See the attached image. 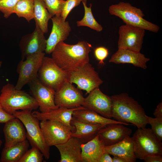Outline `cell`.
<instances>
[{
  "mask_svg": "<svg viewBox=\"0 0 162 162\" xmlns=\"http://www.w3.org/2000/svg\"><path fill=\"white\" fill-rule=\"evenodd\" d=\"M92 47L90 44L85 41L75 44L60 42L51 53V58L61 69L69 72L89 62Z\"/></svg>",
  "mask_w": 162,
  "mask_h": 162,
  "instance_id": "cell-1",
  "label": "cell"
},
{
  "mask_svg": "<svg viewBox=\"0 0 162 162\" xmlns=\"http://www.w3.org/2000/svg\"><path fill=\"white\" fill-rule=\"evenodd\" d=\"M112 102V118L128 125H134L137 128L147 124L144 109L128 94L122 93L110 96Z\"/></svg>",
  "mask_w": 162,
  "mask_h": 162,
  "instance_id": "cell-2",
  "label": "cell"
},
{
  "mask_svg": "<svg viewBox=\"0 0 162 162\" xmlns=\"http://www.w3.org/2000/svg\"><path fill=\"white\" fill-rule=\"evenodd\" d=\"M0 104L3 110L10 115H13L19 110L32 111L39 107L37 102L31 95L16 89L9 82L3 86L1 90Z\"/></svg>",
  "mask_w": 162,
  "mask_h": 162,
  "instance_id": "cell-3",
  "label": "cell"
},
{
  "mask_svg": "<svg viewBox=\"0 0 162 162\" xmlns=\"http://www.w3.org/2000/svg\"><path fill=\"white\" fill-rule=\"evenodd\" d=\"M110 14L121 19L125 24L142 28L145 30L157 33L160 27L143 18L144 14L140 8L132 5L130 3L122 2L111 5L109 7Z\"/></svg>",
  "mask_w": 162,
  "mask_h": 162,
  "instance_id": "cell-4",
  "label": "cell"
},
{
  "mask_svg": "<svg viewBox=\"0 0 162 162\" xmlns=\"http://www.w3.org/2000/svg\"><path fill=\"white\" fill-rule=\"evenodd\" d=\"M132 138L136 158L143 160L151 155H162V143L151 129L137 128Z\"/></svg>",
  "mask_w": 162,
  "mask_h": 162,
  "instance_id": "cell-5",
  "label": "cell"
},
{
  "mask_svg": "<svg viewBox=\"0 0 162 162\" xmlns=\"http://www.w3.org/2000/svg\"><path fill=\"white\" fill-rule=\"evenodd\" d=\"M13 115L20 119L25 127L26 138L32 146L38 148L45 159H48L50 157V148L45 141L39 120L32 115L31 111H16Z\"/></svg>",
  "mask_w": 162,
  "mask_h": 162,
  "instance_id": "cell-6",
  "label": "cell"
},
{
  "mask_svg": "<svg viewBox=\"0 0 162 162\" xmlns=\"http://www.w3.org/2000/svg\"><path fill=\"white\" fill-rule=\"evenodd\" d=\"M69 76V73L61 69L52 58L45 56L38 72V78L44 85L56 91L68 81Z\"/></svg>",
  "mask_w": 162,
  "mask_h": 162,
  "instance_id": "cell-7",
  "label": "cell"
},
{
  "mask_svg": "<svg viewBox=\"0 0 162 162\" xmlns=\"http://www.w3.org/2000/svg\"><path fill=\"white\" fill-rule=\"evenodd\" d=\"M69 73L68 81L76 84L79 89L86 91V94L99 87L103 82L98 73L89 63Z\"/></svg>",
  "mask_w": 162,
  "mask_h": 162,
  "instance_id": "cell-8",
  "label": "cell"
},
{
  "mask_svg": "<svg viewBox=\"0 0 162 162\" xmlns=\"http://www.w3.org/2000/svg\"><path fill=\"white\" fill-rule=\"evenodd\" d=\"M40 125L46 143L50 147L65 142L75 131L65 124L57 121L41 120Z\"/></svg>",
  "mask_w": 162,
  "mask_h": 162,
  "instance_id": "cell-9",
  "label": "cell"
},
{
  "mask_svg": "<svg viewBox=\"0 0 162 162\" xmlns=\"http://www.w3.org/2000/svg\"><path fill=\"white\" fill-rule=\"evenodd\" d=\"M45 56L44 52L28 56L19 62L17 67L19 76L15 86L16 89H21L25 85L38 78V72Z\"/></svg>",
  "mask_w": 162,
  "mask_h": 162,
  "instance_id": "cell-10",
  "label": "cell"
},
{
  "mask_svg": "<svg viewBox=\"0 0 162 162\" xmlns=\"http://www.w3.org/2000/svg\"><path fill=\"white\" fill-rule=\"evenodd\" d=\"M145 30L141 28L125 24L118 30V49L140 52L142 49Z\"/></svg>",
  "mask_w": 162,
  "mask_h": 162,
  "instance_id": "cell-11",
  "label": "cell"
},
{
  "mask_svg": "<svg viewBox=\"0 0 162 162\" xmlns=\"http://www.w3.org/2000/svg\"><path fill=\"white\" fill-rule=\"evenodd\" d=\"M84 98L80 89L67 81L55 91L54 101L58 107L74 108L82 106Z\"/></svg>",
  "mask_w": 162,
  "mask_h": 162,
  "instance_id": "cell-12",
  "label": "cell"
},
{
  "mask_svg": "<svg viewBox=\"0 0 162 162\" xmlns=\"http://www.w3.org/2000/svg\"><path fill=\"white\" fill-rule=\"evenodd\" d=\"M28 84L31 95L37 102L40 112H47L58 108L55 103V91L44 85L38 78Z\"/></svg>",
  "mask_w": 162,
  "mask_h": 162,
  "instance_id": "cell-13",
  "label": "cell"
},
{
  "mask_svg": "<svg viewBox=\"0 0 162 162\" xmlns=\"http://www.w3.org/2000/svg\"><path fill=\"white\" fill-rule=\"evenodd\" d=\"M82 106L108 118H112V102L111 97L96 88L85 98Z\"/></svg>",
  "mask_w": 162,
  "mask_h": 162,
  "instance_id": "cell-14",
  "label": "cell"
},
{
  "mask_svg": "<svg viewBox=\"0 0 162 162\" xmlns=\"http://www.w3.org/2000/svg\"><path fill=\"white\" fill-rule=\"evenodd\" d=\"M44 34L36 25L33 32L23 36L19 43L22 59H25L29 56L45 52L46 39Z\"/></svg>",
  "mask_w": 162,
  "mask_h": 162,
  "instance_id": "cell-15",
  "label": "cell"
},
{
  "mask_svg": "<svg viewBox=\"0 0 162 162\" xmlns=\"http://www.w3.org/2000/svg\"><path fill=\"white\" fill-rule=\"evenodd\" d=\"M51 19L52 27L49 36L46 40L45 51L47 54L51 53L59 43L65 40L71 30L69 22L64 20L61 16H54Z\"/></svg>",
  "mask_w": 162,
  "mask_h": 162,
  "instance_id": "cell-16",
  "label": "cell"
},
{
  "mask_svg": "<svg viewBox=\"0 0 162 162\" xmlns=\"http://www.w3.org/2000/svg\"><path fill=\"white\" fill-rule=\"evenodd\" d=\"M132 133V129L124 124L113 123L107 124L101 128L98 134L104 145L108 146L120 142L130 136Z\"/></svg>",
  "mask_w": 162,
  "mask_h": 162,
  "instance_id": "cell-17",
  "label": "cell"
},
{
  "mask_svg": "<svg viewBox=\"0 0 162 162\" xmlns=\"http://www.w3.org/2000/svg\"><path fill=\"white\" fill-rule=\"evenodd\" d=\"M3 131L5 138L4 148L11 147L26 140L24 125L15 117L5 123Z\"/></svg>",
  "mask_w": 162,
  "mask_h": 162,
  "instance_id": "cell-18",
  "label": "cell"
},
{
  "mask_svg": "<svg viewBox=\"0 0 162 162\" xmlns=\"http://www.w3.org/2000/svg\"><path fill=\"white\" fill-rule=\"evenodd\" d=\"M150 60L140 52L131 50L118 49L109 60L110 63L116 64L129 63L135 67L145 69L146 63Z\"/></svg>",
  "mask_w": 162,
  "mask_h": 162,
  "instance_id": "cell-19",
  "label": "cell"
},
{
  "mask_svg": "<svg viewBox=\"0 0 162 162\" xmlns=\"http://www.w3.org/2000/svg\"><path fill=\"white\" fill-rule=\"evenodd\" d=\"M79 139L71 137L63 143L56 145L60 154L59 162H82L81 146Z\"/></svg>",
  "mask_w": 162,
  "mask_h": 162,
  "instance_id": "cell-20",
  "label": "cell"
},
{
  "mask_svg": "<svg viewBox=\"0 0 162 162\" xmlns=\"http://www.w3.org/2000/svg\"><path fill=\"white\" fill-rule=\"evenodd\" d=\"M104 152L121 158L126 162H135L136 160L134 143L130 136L115 144L105 146Z\"/></svg>",
  "mask_w": 162,
  "mask_h": 162,
  "instance_id": "cell-21",
  "label": "cell"
},
{
  "mask_svg": "<svg viewBox=\"0 0 162 162\" xmlns=\"http://www.w3.org/2000/svg\"><path fill=\"white\" fill-rule=\"evenodd\" d=\"M83 107L81 106L74 108L59 107L57 109L51 110L47 112L34 111L32 114L39 120H51L59 121L75 130L74 127L71 124L72 115L74 111Z\"/></svg>",
  "mask_w": 162,
  "mask_h": 162,
  "instance_id": "cell-22",
  "label": "cell"
},
{
  "mask_svg": "<svg viewBox=\"0 0 162 162\" xmlns=\"http://www.w3.org/2000/svg\"><path fill=\"white\" fill-rule=\"evenodd\" d=\"M105 146L97 134L94 138L81 146L82 162H98L104 153Z\"/></svg>",
  "mask_w": 162,
  "mask_h": 162,
  "instance_id": "cell-23",
  "label": "cell"
},
{
  "mask_svg": "<svg viewBox=\"0 0 162 162\" xmlns=\"http://www.w3.org/2000/svg\"><path fill=\"white\" fill-rule=\"evenodd\" d=\"M71 124L75 128V131L72 134L71 137L79 139L83 143L94 138L98 134L99 130L105 126L83 122L76 120L73 116Z\"/></svg>",
  "mask_w": 162,
  "mask_h": 162,
  "instance_id": "cell-24",
  "label": "cell"
},
{
  "mask_svg": "<svg viewBox=\"0 0 162 162\" xmlns=\"http://www.w3.org/2000/svg\"><path fill=\"white\" fill-rule=\"evenodd\" d=\"M72 116L79 121L91 124H98L106 126L109 124L117 123L127 125L125 123L104 117L95 112L87 109L83 106L74 111Z\"/></svg>",
  "mask_w": 162,
  "mask_h": 162,
  "instance_id": "cell-25",
  "label": "cell"
},
{
  "mask_svg": "<svg viewBox=\"0 0 162 162\" xmlns=\"http://www.w3.org/2000/svg\"><path fill=\"white\" fill-rule=\"evenodd\" d=\"M29 144L26 140L11 147L4 148L0 158V162H19L28 150Z\"/></svg>",
  "mask_w": 162,
  "mask_h": 162,
  "instance_id": "cell-26",
  "label": "cell"
},
{
  "mask_svg": "<svg viewBox=\"0 0 162 162\" xmlns=\"http://www.w3.org/2000/svg\"><path fill=\"white\" fill-rule=\"evenodd\" d=\"M52 16L43 0H34V18L36 25L44 33L48 31V23Z\"/></svg>",
  "mask_w": 162,
  "mask_h": 162,
  "instance_id": "cell-27",
  "label": "cell"
},
{
  "mask_svg": "<svg viewBox=\"0 0 162 162\" xmlns=\"http://www.w3.org/2000/svg\"><path fill=\"white\" fill-rule=\"evenodd\" d=\"M14 13L18 17L23 18L29 22L34 18V0H19Z\"/></svg>",
  "mask_w": 162,
  "mask_h": 162,
  "instance_id": "cell-28",
  "label": "cell"
},
{
  "mask_svg": "<svg viewBox=\"0 0 162 162\" xmlns=\"http://www.w3.org/2000/svg\"><path fill=\"white\" fill-rule=\"evenodd\" d=\"M82 3L84 9V15L82 20L76 22L77 26H87L97 32L101 31L103 29V27L97 21L92 14V4H90L89 7H88L86 4Z\"/></svg>",
  "mask_w": 162,
  "mask_h": 162,
  "instance_id": "cell-29",
  "label": "cell"
},
{
  "mask_svg": "<svg viewBox=\"0 0 162 162\" xmlns=\"http://www.w3.org/2000/svg\"><path fill=\"white\" fill-rule=\"evenodd\" d=\"M43 1L46 8L52 17L61 15L65 1L62 0Z\"/></svg>",
  "mask_w": 162,
  "mask_h": 162,
  "instance_id": "cell-30",
  "label": "cell"
},
{
  "mask_svg": "<svg viewBox=\"0 0 162 162\" xmlns=\"http://www.w3.org/2000/svg\"><path fill=\"white\" fill-rule=\"evenodd\" d=\"M43 154L39 149L35 147H32L28 150L19 162H41L43 160Z\"/></svg>",
  "mask_w": 162,
  "mask_h": 162,
  "instance_id": "cell-31",
  "label": "cell"
},
{
  "mask_svg": "<svg viewBox=\"0 0 162 162\" xmlns=\"http://www.w3.org/2000/svg\"><path fill=\"white\" fill-rule=\"evenodd\" d=\"M147 124L151 126V130L161 141H162V118H152L147 115L146 116Z\"/></svg>",
  "mask_w": 162,
  "mask_h": 162,
  "instance_id": "cell-32",
  "label": "cell"
},
{
  "mask_svg": "<svg viewBox=\"0 0 162 162\" xmlns=\"http://www.w3.org/2000/svg\"><path fill=\"white\" fill-rule=\"evenodd\" d=\"M19 0H0V11L4 17L8 18L13 14Z\"/></svg>",
  "mask_w": 162,
  "mask_h": 162,
  "instance_id": "cell-33",
  "label": "cell"
},
{
  "mask_svg": "<svg viewBox=\"0 0 162 162\" xmlns=\"http://www.w3.org/2000/svg\"><path fill=\"white\" fill-rule=\"evenodd\" d=\"M82 0H66L63 8L61 16L65 20L68 15L75 7L80 4Z\"/></svg>",
  "mask_w": 162,
  "mask_h": 162,
  "instance_id": "cell-34",
  "label": "cell"
},
{
  "mask_svg": "<svg viewBox=\"0 0 162 162\" xmlns=\"http://www.w3.org/2000/svg\"><path fill=\"white\" fill-rule=\"evenodd\" d=\"M94 54L96 59L99 62L100 64H104V60L109 55L108 49L104 46H99L94 50Z\"/></svg>",
  "mask_w": 162,
  "mask_h": 162,
  "instance_id": "cell-35",
  "label": "cell"
},
{
  "mask_svg": "<svg viewBox=\"0 0 162 162\" xmlns=\"http://www.w3.org/2000/svg\"><path fill=\"white\" fill-rule=\"evenodd\" d=\"M14 117L13 115H10L6 113L0 104V123H5L9 120Z\"/></svg>",
  "mask_w": 162,
  "mask_h": 162,
  "instance_id": "cell-36",
  "label": "cell"
},
{
  "mask_svg": "<svg viewBox=\"0 0 162 162\" xmlns=\"http://www.w3.org/2000/svg\"><path fill=\"white\" fill-rule=\"evenodd\" d=\"M146 162H162V155H151L146 157L144 159Z\"/></svg>",
  "mask_w": 162,
  "mask_h": 162,
  "instance_id": "cell-37",
  "label": "cell"
},
{
  "mask_svg": "<svg viewBox=\"0 0 162 162\" xmlns=\"http://www.w3.org/2000/svg\"><path fill=\"white\" fill-rule=\"evenodd\" d=\"M153 115L155 117L162 118V102L160 103L155 110Z\"/></svg>",
  "mask_w": 162,
  "mask_h": 162,
  "instance_id": "cell-38",
  "label": "cell"
},
{
  "mask_svg": "<svg viewBox=\"0 0 162 162\" xmlns=\"http://www.w3.org/2000/svg\"><path fill=\"white\" fill-rule=\"evenodd\" d=\"M98 162H112V158L109 154L104 152L100 158Z\"/></svg>",
  "mask_w": 162,
  "mask_h": 162,
  "instance_id": "cell-39",
  "label": "cell"
},
{
  "mask_svg": "<svg viewBox=\"0 0 162 162\" xmlns=\"http://www.w3.org/2000/svg\"><path fill=\"white\" fill-rule=\"evenodd\" d=\"M112 162H126L123 159L116 156H113L112 158Z\"/></svg>",
  "mask_w": 162,
  "mask_h": 162,
  "instance_id": "cell-40",
  "label": "cell"
},
{
  "mask_svg": "<svg viewBox=\"0 0 162 162\" xmlns=\"http://www.w3.org/2000/svg\"><path fill=\"white\" fill-rule=\"evenodd\" d=\"M2 143V141L1 138L0 136V148H1Z\"/></svg>",
  "mask_w": 162,
  "mask_h": 162,
  "instance_id": "cell-41",
  "label": "cell"
},
{
  "mask_svg": "<svg viewBox=\"0 0 162 162\" xmlns=\"http://www.w3.org/2000/svg\"><path fill=\"white\" fill-rule=\"evenodd\" d=\"M87 0H82V2L86 4Z\"/></svg>",
  "mask_w": 162,
  "mask_h": 162,
  "instance_id": "cell-42",
  "label": "cell"
},
{
  "mask_svg": "<svg viewBox=\"0 0 162 162\" xmlns=\"http://www.w3.org/2000/svg\"><path fill=\"white\" fill-rule=\"evenodd\" d=\"M2 64V61H0V68L1 67Z\"/></svg>",
  "mask_w": 162,
  "mask_h": 162,
  "instance_id": "cell-43",
  "label": "cell"
},
{
  "mask_svg": "<svg viewBox=\"0 0 162 162\" xmlns=\"http://www.w3.org/2000/svg\"><path fill=\"white\" fill-rule=\"evenodd\" d=\"M63 0V1H66V0Z\"/></svg>",
  "mask_w": 162,
  "mask_h": 162,
  "instance_id": "cell-44",
  "label": "cell"
}]
</instances>
